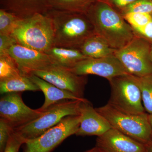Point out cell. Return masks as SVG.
I'll use <instances>...</instances> for the list:
<instances>
[{
	"instance_id": "obj_8",
	"label": "cell",
	"mask_w": 152,
	"mask_h": 152,
	"mask_svg": "<svg viewBox=\"0 0 152 152\" xmlns=\"http://www.w3.org/2000/svg\"><path fill=\"white\" fill-rule=\"evenodd\" d=\"M80 115L69 116L37 137L26 140L23 152H52L70 136L75 134L80 125Z\"/></svg>"
},
{
	"instance_id": "obj_6",
	"label": "cell",
	"mask_w": 152,
	"mask_h": 152,
	"mask_svg": "<svg viewBox=\"0 0 152 152\" xmlns=\"http://www.w3.org/2000/svg\"><path fill=\"white\" fill-rule=\"evenodd\" d=\"M108 81L111 94L107 103L128 113L140 115L146 113L143 104L141 91L134 76H117Z\"/></svg>"
},
{
	"instance_id": "obj_21",
	"label": "cell",
	"mask_w": 152,
	"mask_h": 152,
	"mask_svg": "<svg viewBox=\"0 0 152 152\" xmlns=\"http://www.w3.org/2000/svg\"><path fill=\"white\" fill-rule=\"evenodd\" d=\"M133 76L141 91L145 111L147 113L152 114V75L143 77Z\"/></svg>"
},
{
	"instance_id": "obj_29",
	"label": "cell",
	"mask_w": 152,
	"mask_h": 152,
	"mask_svg": "<svg viewBox=\"0 0 152 152\" xmlns=\"http://www.w3.org/2000/svg\"><path fill=\"white\" fill-rule=\"evenodd\" d=\"M134 31L136 34L145 39L152 45V19L143 27Z\"/></svg>"
},
{
	"instance_id": "obj_9",
	"label": "cell",
	"mask_w": 152,
	"mask_h": 152,
	"mask_svg": "<svg viewBox=\"0 0 152 152\" xmlns=\"http://www.w3.org/2000/svg\"><path fill=\"white\" fill-rule=\"evenodd\" d=\"M45 111L31 108L24 103L20 93H10L0 99V117L14 129L38 118Z\"/></svg>"
},
{
	"instance_id": "obj_15",
	"label": "cell",
	"mask_w": 152,
	"mask_h": 152,
	"mask_svg": "<svg viewBox=\"0 0 152 152\" xmlns=\"http://www.w3.org/2000/svg\"><path fill=\"white\" fill-rule=\"evenodd\" d=\"M0 8L22 18L45 14L49 10L47 0H0Z\"/></svg>"
},
{
	"instance_id": "obj_19",
	"label": "cell",
	"mask_w": 152,
	"mask_h": 152,
	"mask_svg": "<svg viewBox=\"0 0 152 152\" xmlns=\"http://www.w3.org/2000/svg\"><path fill=\"white\" fill-rule=\"evenodd\" d=\"M26 91H41L39 88L27 75H21L0 80L1 94L10 93H20Z\"/></svg>"
},
{
	"instance_id": "obj_10",
	"label": "cell",
	"mask_w": 152,
	"mask_h": 152,
	"mask_svg": "<svg viewBox=\"0 0 152 152\" xmlns=\"http://www.w3.org/2000/svg\"><path fill=\"white\" fill-rule=\"evenodd\" d=\"M32 74L59 88L70 92L79 97L84 98V92L87 82V76L78 75L69 69L57 64L36 71Z\"/></svg>"
},
{
	"instance_id": "obj_23",
	"label": "cell",
	"mask_w": 152,
	"mask_h": 152,
	"mask_svg": "<svg viewBox=\"0 0 152 152\" xmlns=\"http://www.w3.org/2000/svg\"><path fill=\"white\" fill-rule=\"evenodd\" d=\"M21 19L12 13L0 9V34L11 35Z\"/></svg>"
},
{
	"instance_id": "obj_3",
	"label": "cell",
	"mask_w": 152,
	"mask_h": 152,
	"mask_svg": "<svg viewBox=\"0 0 152 152\" xmlns=\"http://www.w3.org/2000/svg\"><path fill=\"white\" fill-rule=\"evenodd\" d=\"M18 44L46 53L53 45L51 20L45 14H36L22 18L12 33Z\"/></svg>"
},
{
	"instance_id": "obj_34",
	"label": "cell",
	"mask_w": 152,
	"mask_h": 152,
	"mask_svg": "<svg viewBox=\"0 0 152 152\" xmlns=\"http://www.w3.org/2000/svg\"><path fill=\"white\" fill-rule=\"evenodd\" d=\"M151 58L152 61V48H151Z\"/></svg>"
},
{
	"instance_id": "obj_20",
	"label": "cell",
	"mask_w": 152,
	"mask_h": 152,
	"mask_svg": "<svg viewBox=\"0 0 152 152\" xmlns=\"http://www.w3.org/2000/svg\"><path fill=\"white\" fill-rule=\"evenodd\" d=\"M96 0H47L49 10L86 14Z\"/></svg>"
},
{
	"instance_id": "obj_35",
	"label": "cell",
	"mask_w": 152,
	"mask_h": 152,
	"mask_svg": "<svg viewBox=\"0 0 152 152\" xmlns=\"http://www.w3.org/2000/svg\"><path fill=\"white\" fill-rule=\"evenodd\" d=\"M97 152H102V151H101L99 150L97 148Z\"/></svg>"
},
{
	"instance_id": "obj_24",
	"label": "cell",
	"mask_w": 152,
	"mask_h": 152,
	"mask_svg": "<svg viewBox=\"0 0 152 152\" xmlns=\"http://www.w3.org/2000/svg\"><path fill=\"white\" fill-rule=\"evenodd\" d=\"M122 15L134 30L143 27L152 19L151 14L142 13H128Z\"/></svg>"
},
{
	"instance_id": "obj_14",
	"label": "cell",
	"mask_w": 152,
	"mask_h": 152,
	"mask_svg": "<svg viewBox=\"0 0 152 152\" xmlns=\"http://www.w3.org/2000/svg\"><path fill=\"white\" fill-rule=\"evenodd\" d=\"M80 125L75 135L99 137L112 128L108 121L86 99L80 106Z\"/></svg>"
},
{
	"instance_id": "obj_28",
	"label": "cell",
	"mask_w": 152,
	"mask_h": 152,
	"mask_svg": "<svg viewBox=\"0 0 152 152\" xmlns=\"http://www.w3.org/2000/svg\"><path fill=\"white\" fill-rule=\"evenodd\" d=\"M17 44V41L13 36L0 34V56L9 55L11 47Z\"/></svg>"
},
{
	"instance_id": "obj_30",
	"label": "cell",
	"mask_w": 152,
	"mask_h": 152,
	"mask_svg": "<svg viewBox=\"0 0 152 152\" xmlns=\"http://www.w3.org/2000/svg\"><path fill=\"white\" fill-rule=\"evenodd\" d=\"M118 11L126 7L137 0H103Z\"/></svg>"
},
{
	"instance_id": "obj_4",
	"label": "cell",
	"mask_w": 152,
	"mask_h": 152,
	"mask_svg": "<svg viewBox=\"0 0 152 152\" xmlns=\"http://www.w3.org/2000/svg\"><path fill=\"white\" fill-rule=\"evenodd\" d=\"M96 110L112 128L145 145L151 142L152 129L147 113L140 115L128 113L108 103Z\"/></svg>"
},
{
	"instance_id": "obj_33",
	"label": "cell",
	"mask_w": 152,
	"mask_h": 152,
	"mask_svg": "<svg viewBox=\"0 0 152 152\" xmlns=\"http://www.w3.org/2000/svg\"><path fill=\"white\" fill-rule=\"evenodd\" d=\"M149 120L152 129V114H148Z\"/></svg>"
},
{
	"instance_id": "obj_12",
	"label": "cell",
	"mask_w": 152,
	"mask_h": 152,
	"mask_svg": "<svg viewBox=\"0 0 152 152\" xmlns=\"http://www.w3.org/2000/svg\"><path fill=\"white\" fill-rule=\"evenodd\" d=\"M8 54L23 75H29L36 71L56 64L45 53L29 48L18 44L11 47Z\"/></svg>"
},
{
	"instance_id": "obj_11",
	"label": "cell",
	"mask_w": 152,
	"mask_h": 152,
	"mask_svg": "<svg viewBox=\"0 0 152 152\" xmlns=\"http://www.w3.org/2000/svg\"><path fill=\"white\" fill-rule=\"evenodd\" d=\"M69 69L78 75H95L108 80L117 76L130 75L115 55L99 58H88Z\"/></svg>"
},
{
	"instance_id": "obj_22",
	"label": "cell",
	"mask_w": 152,
	"mask_h": 152,
	"mask_svg": "<svg viewBox=\"0 0 152 152\" xmlns=\"http://www.w3.org/2000/svg\"><path fill=\"white\" fill-rule=\"evenodd\" d=\"M23 75L9 55L0 56V80Z\"/></svg>"
},
{
	"instance_id": "obj_26",
	"label": "cell",
	"mask_w": 152,
	"mask_h": 152,
	"mask_svg": "<svg viewBox=\"0 0 152 152\" xmlns=\"http://www.w3.org/2000/svg\"><path fill=\"white\" fill-rule=\"evenodd\" d=\"M14 129L4 120L0 119V152H4Z\"/></svg>"
},
{
	"instance_id": "obj_16",
	"label": "cell",
	"mask_w": 152,
	"mask_h": 152,
	"mask_svg": "<svg viewBox=\"0 0 152 152\" xmlns=\"http://www.w3.org/2000/svg\"><path fill=\"white\" fill-rule=\"evenodd\" d=\"M28 76L45 95V102L43 105L39 108L42 111L45 110L49 107L61 101L66 100H84L85 99V98L79 97L70 92L59 88L34 74H31Z\"/></svg>"
},
{
	"instance_id": "obj_5",
	"label": "cell",
	"mask_w": 152,
	"mask_h": 152,
	"mask_svg": "<svg viewBox=\"0 0 152 152\" xmlns=\"http://www.w3.org/2000/svg\"><path fill=\"white\" fill-rule=\"evenodd\" d=\"M84 100H66L58 102L49 107L38 118L14 131L26 140L37 137L58 124L65 117L80 115V106Z\"/></svg>"
},
{
	"instance_id": "obj_36",
	"label": "cell",
	"mask_w": 152,
	"mask_h": 152,
	"mask_svg": "<svg viewBox=\"0 0 152 152\" xmlns=\"http://www.w3.org/2000/svg\"></svg>"
},
{
	"instance_id": "obj_2",
	"label": "cell",
	"mask_w": 152,
	"mask_h": 152,
	"mask_svg": "<svg viewBox=\"0 0 152 152\" xmlns=\"http://www.w3.org/2000/svg\"><path fill=\"white\" fill-rule=\"evenodd\" d=\"M45 15L53 25V46L80 50L88 38L96 34L86 14L49 10Z\"/></svg>"
},
{
	"instance_id": "obj_13",
	"label": "cell",
	"mask_w": 152,
	"mask_h": 152,
	"mask_svg": "<svg viewBox=\"0 0 152 152\" xmlns=\"http://www.w3.org/2000/svg\"><path fill=\"white\" fill-rule=\"evenodd\" d=\"M102 152H147V146L111 128L96 141Z\"/></svg>"
},
{
	"instance_id": "obj_18",
	"label": "cell",
	"mask_w": 152,
	"mask_h": 152,
	"mask_svg": "<svg viewBox=\"0 0 152 152\" xmlns=\"http://www.w3.org/2000/svg\"><path fill=\"white\" fill-rule=\"evenodd\" d=\"M80 50L87 58H93L113 56L116 50L96 34L88 38L83 44Z\"/></svg>"
},
{
	"instance_id": "obj_27",
	"label": "cell",
	"mask_w": 152,
	"mask_h": 152,
	"mask_svg": "<svg viewBox=\"0 0 152 152\" xmlns=\"http://www.w3.org/2000/svg\"><path fill=\"white\" fill-rule=\"evenodd\" d=\"M26 140L14 132L11 135L4 152H19V149Z\"/></svg>"
},
{
	"instance_id": "obj_31",
	"label": "cell",
	"mask_w": 152,
	"mask_h": 152,
	"mask_svg": "<svg viewBox=\"0 0 152 152\" xmlns=\"http://www.w3.org/2000/svg\"><path fill=\"white\" fill-rule=\"evenodd\" d=\"M147 152H152V140L147 146Z\"/></svg>"
},
{
	"instance_id": "obj_7",
	"label": "cell",
	"mask_w": 152,
	"mask_h": 152,
	"mask_svg": "<svg viewBox=\"0 0 152 152\" xmlns=\"http://www.w3.org/2000/svg\"><path fill=\"white\" fill-rule=\"evenodd\" d=\"M151 44L136 34L127 45L116 50L115 55L132 75L143 77L152 75Z\"/></svg>"
},
{
	"instance_id": "obj_32",
	"label": "cell",
	"mask_w": 152,
	"mask_h": 152,
	"mask_svg": "<svg viewBox=\"0 0 152 152\" xmlns=\"http://www.w3.org/2000/svg\"><path fill=\"white\" fill-rule=\"evenodd\" d=\"M97 148L95 147L94 148H93L87 150V151L84 152H97Z\"/></svg>"
},
{
	"instance_id": "obj_1",
	"label": "cell",
	"mask_w": 152,
	"mask_h": 152,
	"mask_svg": "<svg viewBox=\"0 0 152 152\" xmlns=\"http://www.w3.org/2000/svg\"><path fill=\"white\" fill-rule=\"evenodd\" d=\"M86 14L96 34L115 50L124 48L136 36L121 14L103 0H96Z\"/></svg>"
},
{
	"instance_id": "obj_25",
	"label": "cell",
	"mask_w": 152,
	"mask_h": 152,
	"mask_svg": "<svg viewBox=\"0 0 152 152\" xmlns=\"http://www.w3.org/2000/svg\"><path fill=\"white\" fill-rule=\"evenodd\" d=\"M118 12L121 15L132 12L142 13L152 15V1L137 0Z\"/></svg>"
},
{
	"instance_id": "obj_17",
	"label": "cell",
	"mask_w": 152,
	"mask_h": 152,
	"mask_svg": "<svg viewBox=\"0 0 152 152\" xmlns=\"http://www.w3.org/2000/svg\"><path fill=\"white\" fill-rule=\"evenodd\" d=\"M46 53L56 64L71 69L79 62L88 58L79 49L53 46Z\"/></svg>"
},
{
	"instance_id": "obj_37",
	"label": "cell",
	"mask_w": 152,
	"mask_h": 152,
	"mask_svg": "<svg viewBox=\"0 0 152 152\" xmlns=\"http://www.w3.org/2000/svg\"></svg>"
}]
</instances>
